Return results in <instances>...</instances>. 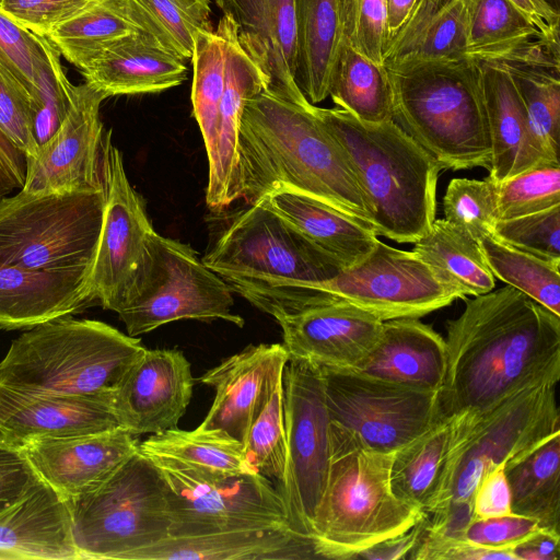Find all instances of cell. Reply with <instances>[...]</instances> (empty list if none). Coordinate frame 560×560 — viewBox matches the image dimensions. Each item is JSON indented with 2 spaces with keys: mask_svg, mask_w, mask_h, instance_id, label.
<instances>
[{
  "mask_svg": "<svg viewBox=\"0 0 560 560\" xmlns=\"http://www.w3.org/2000/svg\"><path fill=\"white\" fill-rule=\"evenodd\" d=\"M324 292L353 304L381 320L420 318L459 299L412 250L395 248L378 240L359 264L342 268L318 283H281Z\"/></svg>",
  "mask_w": 560,
  "mask_h": 560,
  "instance_id": "9a60e30c",
  "label": "cell"
},
{
  "mask_svg": "<svg viewBox=\"0 0 560 560\" xmlns=\"http://www.w3.org/2000/svg\"><path fill=\"white\" fill-rule=\"evenodd\" d=\"M2 1H3V0H0V5H1Z\"/></svg>",
  "mask_w": 560,
  "mask_h": 560,
  "instance_id": "03108f58",
  "label": "cell"
},
{
  "mask_svg": "<svg viewBox=\"0 0 560 560\" xmlns=\"http://www.w3.org/2000/svg\"><path fill=\"white\" fill-rule=\"evenodd\" d=\"M80 71L107 97L158 93L187 78L185 60L141 31L117 39Z\"/></svg>",
  "mask_w": 560,
  "mask_h": 560,
  "instance_id": "f1b7e54d",
  "label": "cell"
},
{
  "mask_svg": "<svg viewBox=\"0 0 560 560\" xmlns=\"http://www.w3.org/2000/svg\"><path fill=\"white\" fill-rule=\"evenodd\" d=\"M107 96L84 82L74 85L71 106L58 129L27 156L23 190L30 194L104 190L106 132L100 116Z\"/></svg>",
  "mask_w": 560,
  "mask_h": 560,
  "instance_id": "e0dca14e",
  "label": "cell"
},
{
  "mask_svg": "<svg viewBox=\"0 0 560 560\" xmlns=\"http://www.w3.org/2000/svg\"><path fill=\"white\" fill-rule=\"evenodd\" d=\"M295 82L313 105L328 96L329 80L342 40L339 0H294Z\"/></svg>",
  "mask_w": 560,
  "mask_h": 560,
  "instance_id": "836d02e7",
  "label": "cell"
},
{
  "mask_svg": "<svg viewBox=\"0 0 560 560\" xmlns=\"http://www.w3.org/2000/svg\"><path fill=\"white\" fill-rule=\"evenodd\" d=\"M103 176L105 207L89 290L94 303L117 313L144 269L155 230L110 131L104 141Z\"/></svg>",
  "mask_w": 560,
  "mask_h": 560,
  "instance_id": "2e32d148",
  "label": "cell"
},
{
  "mask_svg": "<svg viewBox=\"0 0 560 560\" xmlns=\"http://www.w3.org/2000/svg\"><path fill=\"white\" fill-rule=\"evenodd\" d=\"M138 438L113 430L37 440L21 447L39 477L66 498L85 493L105 481L139 450Z\"/></svg>",
  "mask_w": 560,
  "mask_h": 560,
  "instance_id": "603a6c76",
  "label": "cell"
},
{
  "mask_svg": "<svg viewBox=\"0 0 560 560\" xmlns=\"http://www.w3.org/2000/svg\"><path fill=\"white\" fill-rule=\"evenodd\" d=\"M289 359L319 370L357 371L376 343L383 320L336 300L276 318Z\"/></svg>",
  "mask_w": 560,
  "mask_h": 560,
  "instance_id": "d6986e66",
  "label": "cell"
},
{
  "mask_svg": "<svg viewBox=\"0 0 560 560\" xmlns=\"http://www.w3.org/2000/svg\"><path fill=\"white\" fill-rule=\"evenodd\" d=\"M504 471L512 513L535 520L542 529L560 533V434Z\"/></svg>",
  "mask_w": 560,
  "mask_h": 560,
  "instance_id": "d590c367",
  "label": "cell"
},
{
  "mask_svg": "<svg viewBox=\"0 0 560 560\" xmlns=\"http://www.w3.org/2000/svg\"><path fill=\"white\" fill-rule=\"evenodd\" d=\"M145 455L167 485L172 517L170 536L291 529L280 492L259 472L219 475L177 459Z\"/></svg>",
  "mask_w": 560,
  "mask_h": 560,
  "instance_id": "7c38bea8",
  "label": "cell"
},
{
  "mask_svg": "<svg viewBox=\"0 0 560 560\" xmlns=\"http://www.w3.org/2000/svg\"><path fill=\"white\" fill-rule=\"evenodd\" d=\"M446 323L443 417L489 412L529 387L560 378V316L511 285L465 298Z\"/></svg>",
  "mask_w": 560,
  "mask_h": 560,
  "instance_id": "6da1fadb",
  "label": "cell"
},
{
  "mask_svg": "<svg viewBox=\"0 0 560 560\" xmlns=\"http://www.w3.org/2000/svg\"><path fill=\"white\" fill-rule=\"evenodd\" d=\"M492 234L516 249L560 265V205L513 219L498 220Z\"/></svg>",
  "mask_w": 560,
  "mask_h": 560,
  "instance_id": "681fc988",
  "label": "cell"
},
{
  "mask_svg": "<svg viewBox=\"0 0 560 560\" xmlns=\"http://www.w3.org/2000/svg\"><path fill=\"white\" fill-rule=\"evenodd\" d=\"M67 500L81 559L129 560L171 534L167 485L139 450L100 486Z\"/></svg>",
  "mask_w": 560,
  "mask_h": 560,
  "instance_id": "ba28073f",
  "label": "cell"
},
{
  "mask_svg": "<svg viewBox=\"0 0 560 560\" xmlns=\"http://www.w3.org/2000/svg\"><path fill=\"white\" fill-rule=\"evenodd\" d=\"M386 24L385 47L396 37L407 23L417 0H385ZM384 47V49H385Z\"/></svg>",
  "mask_w": 560,
  "mask_h": 560,
  "instance_id": "be15d7a7",
  "label": "cell"
},
{
  "mask_svg": "<svg viewBox=\"0 0 560 560\" xmlns=\"http://www.w3.org/2000/svg\"><path fill=\"white\" fill-rule=\"evenodd\" d=\"M556 385L526 388L479 416L448 417L446 460L425 514L451 502H472L487 471L524 458L560 434Z\"/></svg>",
  "mask_w": 560,
  "mask_h": 560,
  "instance_id": "52a82bcc",
  "label": "cell"
},
{
  "mask_svg": "<svg viewBox=\"0 0 560 560\" xmlns=\"http://www.w3.org/2000/svg\"><path fill=\"white\" fill-rule=\"evenodd\" d=\"M231 287L189 245L154 232L150 257L117 314L127 335L138 337L165 324L223 319L238 327Z\"/></svg>",
  "mask_w": 560,
  "mask_h": 560,
  "instance_id": "8fae6325",
  "label": "cell"
},
{
  "mask_svg": "<svg viewBox=\"0 0 560 560\" xmlns=\"http://www.w3.org/2000/svg\"><path fill=\"white\" fill-rule=\"evenodd\" d=\"M539 529L535 520L512 513L474 518L465 530V539L485 548L513 549Z\"/></svg>",
  "mask_w": 560,
  "mask_h": 560,
  "instance_id": "11a10c76",
  "label": "cell"
},
{
  "mask_svg": "<svg viewBox=\"0 0 560 560\" xmlns=\"http://www.w3.org/2000/svg\"><path fill=\"white\" fill-rule=\"evenodd\" d=\"M474 518H489L512 514L511 489L503 466L487 471L472 495Z\"/></svg>",
  "mask_w": 560,
  "mask_h": 560,
  "instance_id": "6f0895ef",
  "label": "cell"
},
{
  "mask_svg": "<svg viewBox=\"0 0 560 560\" xmlns=\"http://www.w3.org/2000/svg\"><path fill=\"white\" fill-rule=\"evenodd\" d=\"M478 242L494 278L560 316V265L516 249L492 233Z\"/></svg>",
  "mask_w": 560,
  "mask_h": 560,
  "instance_id": "ee69618b",
  "label": "cell"
},
{
  "mask_svg": "<svg viewBox=\"0 0 560 560\" xmlns=\"http://www.w3.org/2000/svg\"><path fill=\"white\" fill-rule=\"evenodd\" d=\"M139 451L219 475L258 472L249 464L244 445L221 430H166L139 443Z\"/></svg>",
  "mask_w": 560,
  "mask_h": 560,
  "instance_id": "ab89813d",
  "label": "cell"
},
{
  "mask_svg": "<svg viewBox=\"0 0 560 560\" xmlns=\"http://www.w3.org/2000/svg\"><path fill=\"white\" fill-rule=\"evenodd\" d=\"M477 61L491 147L489 177L499 184L550 162L534 138L525 105L509 72L495 61Z\"/></svg>",
  "mask_w": 560,
  "mask_h": 560,
  "instance_id": "4316f807",
  "label": "cell"
},
{
  "mask_svg": "<svg viewBox=\"0 0 560 560\" xmlns=\"http://www.w3.org/2000/svg\"><path fill=\"white\" fill-rule=\"evenodd\" d=\"M320 372L329 422L376 452L395 453L442 416L439 392L352 371Z\"/></svg>",
  "mask_w": 560,
  "mask_h": 560,
  "instance_id": "5bb4252c",
  "label": "cell"
},
{
  "mask_svg": "<svg viewBox=\"0 0 560 560\" xmlns=\"http://www.w3.org/2000/svg\"><path fill=\"white\" fill-rule=\"evenodd\" d=\"M190 363L180 350L145 349L113 392L118 424L135 436L177 428L192 396Z\"/></svg>",
  "mask_w": 560,
  "mask_h": 560,
  "instance_id": "ac0fdd59",
  "label": "cell"
},
{
  "mask_svg": "<svg viewBox=\"0 0 560 560\" xmlns=\"http://www.w3.org/2000/svg\"><path fill=\"white\" fill-rule=\"evenodd\" d=\"M448 440L450 419L440 416L425 431L396 451L393 456V492L424 513L441 480Z\"/></svg>",
  "mask_w": 560,
  "mask_h": 560,
  "instance_id": "74e56055",
  "label": "cell"
},
{
  "mask_svg": "<svg viewBox=\"0 0 560 560\" xmlns=\"http://www.w3.org/2000/svg\"><path fill=\"white\" fill-rule=\"evenodd\" d=\"M232 289L280 283H318L342 266L262 199L241 211L202 258Z\"/></svg>",
  "mask_w": 560,
  "mask_h": 560,
  "instance_id": "30bf717a",
  "label": "cell"
},
{
  "mask_svg": "<svg viewBox=\"0 0 560 560\" xmlns=\"http://www.w3.org/2000/svg\"><path fill=\"white\" fill-rule=\"evenodd\" d=\"M329 436V475L311 545L316 558L355 559L366 548L409 530L425 513L393 492L394 453L376 452L330 422Z\"/></svg>",
  "mask_w": 560,
  "mask_h": 560,
  "instance_id": "5b68a950",
  "label": "cell"
},
{
  "mask_svg": "<svg viewBox=\"0 0 560 560\" xmlns=\"http://www.w3.org/2000/svg\"><path fill=\"white\" fill-rule=\"evenodd\" d=\"M312 106L269 90L246 102L238 132L242 199L254 203L275 187L285 186L373 230V211L358 177Z\"/></svg>",
  "mask_w": 560,
  "mask_h": 560,
  "instance_id": "7a4b0ae2",
  "label": "cell"
},
{
  "mask_svg": "<svg viewBox=\"0 0 560 560\" xmlns=\"http://www.w3.org/2000/svg\"><path fill=\"white\" fill-rule=\"evenodd\" d=\"M268 81L258 65L245 52L236 37L233 22L228 45L225 83L219 108V129L209 174L206 202L222 210L242 199L238 171V132L246 102L266 90Z\"/></svg>",
  "mask_w": 560,
  "mask_h": 560,
  "instance_id": "cb8c5ba5",
  "label": "cell"
},
{
  "mask_svg": "<svg viewBox=\"0 0 560 560\" xmlns=\"http://www.w3.org/2000/svg\"><path fill=\"white\" fill-rule=\"evenodd\" d=\"M288 360L283 343L250 345L203 373L199 381L213 387L215 396L198 428L224 431L245 445Z\"/></svg>",
  "mask_w": 560,
  "mask_h": 560,
  "instance_id": "ffe728a7",
  "label": "cell"
},
{
  "mask_svg": "<svg viewBox=\"0 0 560 560\" xmlns=\"http://www.w3.org/2000/svg\"><path fill=\"white\" fill-rule=\"evenodd\" d=\"M490 61L511 75L544 156L560 163V42L542 39Z\"/></svg>",
  "mask_w": 560,
  "mask_h": 560,
  "instance_id": "f546056e",
  "label": "cell"
},
{
  "mask_svg": "<svg viewBox=\"0 0 560 560\" xmlns=\"http://www.w3.org/2000/svg\"><path fill=\"white\" fill-rule=\"evenodd\" d=\"M560 205V163L547 162L498 184V220Z\"/></svg>",
  "mask_w": 560,
  "mask_h": 560,
  "instance_id": "c3c4849f",
  "label": "cell"
},
{
  "mask_svg": "<svg viewBox=\"0 0 560 560\" xmlns=\"http://www.w3.org/2000/svg\"><path fill=\"white\" fill-rule=\"evenodd\" d=\"M89 272L32 270L0 262V328H32L94 304Z\"/></svg>",
  "mask_w": 560,
  "mask_h": 560,
  "instance_id": "484cf974",
  "label": "cell"
},
{
  "mask_svg": "<svg viewBox=\"0 0 560 560\" xmlns=\"http://www.w3.org/2000/svg\"><path fill=\"white\" fill-rule=\"evenodd\" d=\"M342 40L372 61L383 63L385 0H339Z\"/></svg>",
  "mask_w": 560,
  "mask_h": 560,
  "instance_id": "f907efd6",
  "label": "cell"
},
{
  "mask_svg": "<svg viewBox=\"0 0 560 560\" xmlns=\"http://www.w3.org/2000/svg\"><path fill=\"white\" fill-rule=\"evenodd\" d=\"M542 39L547 38L509 0H472L467 57L497 60Z\"/></svg>",
  "mask_w": 560,
  "mask_h": 560,
  "instance_id": "7bdbcfd3",
  "label": "cell"
},
{
  "mask_svg": "<svg viewBox=\"0 0 560 560\" xmlns=\"http://www.w3.org/2000/svg\"><path fill=\"white\" fill-rule=\"evenodd\" d=\"M471 3L472 0H417L405 26L385 47L384 66L467 57Z\"/></svg>",
  "mask_w": 560,
  "mask_h": 560,
  "instance_id": "d6a6232c",
  "label": "cell"
},
{
  "mask_svg": "<svg viewBox=\"0 0 560 560\" xmlns=\"http://www.w3.org/2000/svg\"><path fill=\"white\" fill-rule=\"evenodd\" d=\"M516 560H559L560 533L539 529L513 548Z\"/></svg>",
  "mask_w": 560,
  "mask_h": 560,
  "instance_id": "6125c7cd",
  "label": "cell"
},
{
  "mask_svg": "<svg viewBox=\"0 0 560 560\" xmlns=\"http://www.w3.org/2000/svg\"><path fill=\"white\" fill-rule=\"evenodd\" d=\"M136 27L183 60L191 59L197 35L211 30V0H122Z\"/></svg>",
  "mask_w": 560,
  "mask_h": 560,
  "instance_id": "60d3db41",
  "label": "cell"
},
{
  "mask_svg": "<svg viewBox=\"0 0 560 560\" xmlns=\"http://www.w3.org/2000/svg\"><path fill=\"white\" fill-rule=\"evenodd\" d=\"M60 56L57 48L46 36H43L31 95L34 135L38 147L58 129L72 102L74 85L63 71Z\"/></svg>",
  "mask_w": 560,
  "mask_h": 560,
  "instance_id": "f6af8a7d",
  "label": "cell"
},
{
  "mask_svg": "<svg viewBox=\"0 0 560 560\" xmlns=\"http://www.w3.org/2000/svg\"><path fill=\"white\" fill-rule=\"evenodd\" d=\"M116 428L112 397L35 393L0 384V436L13 444Z\"/></svg>",
  "mask_w": 560,
  "mask_h": 560,
  "instance_id": "44dd1931",
  "label": "cell"
},
{
  "mask_svg": "<svg viewBox=\"0 0 560 560\" xmlns=\"http://www.w3.org/2000/svg\"><path fill=\"white\" fill-rule=\"evenodd\" d=\"M137 31L122 0H100L46 37L60 55L83 70L114 42Z\"/></svg>",
  "mask_w": 560,
  "mask_h": 560,
  "instance_id": "b9f144b4",
  "label": "cell"
},
{
  "mask_svg": "<svg viewBox=\"0 0 560 560\" xmlns=\"http://www.w3.org/2000/svg\"><path fill=\"white\" fill-rule=\"evenodd\" d=\"M249 464L269 480L281 483L287 446L283 410V376L273 386L268 400L253 421L244 445Z\"/></svg>",
  "mask_w": 560,
  "mask_h": 560,
  "instance_id": "bcb514c9",
  "label": "cell"
},
{
  "mask_svg": "<svg viewBox=\"0 0 560 560\" xmlns=\"http://www.w3.org/2000/svg\"><path fill=\"white\" fill-rule=\"evenodd\" d=\"M316 558L308 540L290 528L238 529L168 536L129 560H267Z\"/></svg>",
  "mask_w": 560,
  "mask_h": 560,
  "instance_id": "4dcf8cb0",
  "label": "cell"
},
{
  "mask_svg": "<svg viewBox=\"0 0 560 560\" xmlns=\"http://www.w3.org/2000/svg\"><path fill=\"white\" fill-rule=\"evenodd\" d=\"M138 337L94 319L62 316L28 328L0 362V384L26 392L112 397L143 353Z\"/></svg>",
  "mask_w": 560,
  "mask_h": 560,
  "instance_id": "8992f818",
  "label": "cell"
},
{
  "mask_svg": "<svg viewBox=\"0 0 560 560\" xmlns=\"http://www.w3.org/2000/svg\"><path fill=\"white\" fill-rule=\"evenodd\" d=\"M549 40H559L560 13L548 0H509Z\"/></svg>",
  "mask_w": 560,
  "mask_h": 560,
  "instance_id": "94428289",
  "label": "cell"
},
{
  "mask_svg": "<svg viewBox=\"0 0 560 560\" xmlns=\"http://www.w3.org/2000/svg\"><path fill=\"white\" fill-rule=\"evenodd\" d=\"M27 156L0 129V199L23 188Z\"/></svg>",
  "mask_w": 560,
  "mask_h": 560,
  "instance_id": "680465c9",
  "label": "cell"
},
{
  "mask_svg": "<svg viewBox=\"0 0 560 560\" xmlns=\"http://www.w3.org/2000/svg\"><path fill=\"white\" fill-rule=\"evenodd\" d=\"M0 559H81L67 498L40 479L2 511Z\"/></svg>",
  "mask_w": 560,
  "mask_h": 560,
  "instance_id": "d4e9b609",
  "label": "cell"
},
{
  "mask_svg": "<svg viewBox=\"0 0 560 560\" xmlns=\"http://www.w3.org/2000/svg\"><path fill=\"white\" fill-rule=\"evenodd\" d=\"M386 69L394 122L442 170H489L491 147L476 59L425 60Z\"/></svg>",
  "mask_w": 560,
  "mask_h": 560,
  "instance_id": "277c9868",
  "label": "cell"
},
{
  "mask_svg": "<svg viewBox=\"0 0 560 560\" xmlns=\"http://www.w3.org/2000/svg\"><path fill=\"white\" fill-rule=\"evenodd\" d=\"M328 96L338 108L362 121L393 120V89L387 69L343 40L331 70Z\"/></svg>",
  "mask_w": 560,
  "mask_h": 560,
  "instance_id": "8d00e7d4",
  "label": "cell"
},
{
  "mask_svg": "<svg viewBox=\"0 0 560 560\" xmlns=\"http://www.w3.org/2000/svg\"><path fill=\"white\" fill-rule=\"evenodd\" d=\"M105 189L0 199V262L32 270L89 272L103 223Z\"/></svg>",
  "mask_w": 560,
  "mask_h": 560,
  "instance_id": "9c48e42d",
  "label": "cell"
},
{
  "mask_svg": "<svg viewBox=\"0 0 560 560\" xmlns=\"http://www.w3.org/2000/svg\"><path fill=\"white\" fill-rule=\"evenodd\" d=\"M40 479L23 448L0 436V513Z\"/></svg>",
  "mask_w": 560,
  "mask_h": 560,
  "instance_id": "9f6ffc18",
  "label": "cell"
},
{
  "mask_svg": "<svg viewBox=\"0 0 560 560\" xmlns=\"http://www.w3.org/2000/svg\"><path fill=\"white\" fill-rule=\"evenodd\" d=\"M260 199L342 268L362 261L378 242L368 225L299 190L277 186Z\"/></svg>",
  "mask_w": 560,
  "mask_h": 560,
  "instance_id": "1f68e13d",
  "label": "cell"
},
{
  "mask_svg": "<svg viewBox=\"0 0 560 560\" xmlns=\"http://www.w3.org/2000/svg\"><path fill=\"white\" fill-rule=\"evenodd\" d=\"M232 19L245 52L265 73L266 90L300 104L310 103L295 82L294 0H214Z\"/></svg>",
  "mask_w": 560,
  "mask_h": 560,
  "instance_id": "7402d4cb",
  "label": "cell"
},
{
  "mask_svg": "<svg viewBox=\"0 0 560 560\" xmlns=\"http://www.w3.org/2000/svg\"><path fill=\"white\" fill-rule=\"evenodd\" d=\"M232 24V19L222 15L215 30L199 32L191 57L192 115L202 135L208 162L213 159L217 148L219 108L225 83L228 45Z\"/></svg>",
  "mask_w": 560,
  "mask_h": 560,
  "instance_id": "f35d334b",
  "label": "cell"
},
{
  "mask_svg": "<svg viewBox=\"0 0 560 560\" xmlns=\"http://www.w3.org/2000/svg\"><path fill=\"white\" fill-rule=\"evenodd\" d=\"M498 207V183L485 179L453 178L443 197L444 220L479 241L491 234Z\"/></svg>",
  "mask_w": 560,
  "mask_h": 560,
  "instance_id": "7dc6e473",
  "label": "cell"
},
{
  "mask_svg": "<svg viewBox=\"0 0 560 560\" xmlns=\"http://www.w3.org/2000/svg\"><path fill=\"white\" fill-rule=\"evenodd\" d=\"M100 0H3L0 9L31 32L47 36Z\"/></svg>",
  "mask_w": 560,
  "mask_h": 560,
  "instance_id": "db71d44e",
  "label": "cell"
},
{
  "mask_svg": "<svg viewBox=\"0 0 560 560\" xmlns=\"http://www.w3.org/2000/svg\"><path fill=\"white\" fill-rule=\"evenodd\" d=\"M0 129L26 156L37 152L32 97L23 84L1 63Z\"/></svg>",
  "mask_w": 560,
  "mask_h": 560,
  "instance_id": "816d5d0a",
  "label": "cell"
},
{
  "mask_svg": "<svg viewBox=\"0 0 560 560\" xmlns=\"http://www.w3.org/2000/svg\"><path fill=\"white\" fill-rule=\"evenodd\" d=\"M42 40L43 36L22 26L0 9V63L23 84L30 95L34 89Z\"/></svg>",
  "mask_w": 560,
  "mask_h": 560,
  "instance_id": "f5cc1de1",
  "label": "cell"
},
{
  "mask_svg": "<svg viewBox=\"0 0 560 560\" xmlns=\"http://www.w3.org/2000/svg\"><path fill=\"white\" fill-rule=\"evenodd\" d=\"M412 252L422 259L459 299L493 290L495 280L479 242L444 219H435L430 230L413 243Z\"/></svg>",
  "mask_w": 560,
  "mask_h": 560,
  "instance_id": "e575fe53",
  "label": "cell"
},
{
  "mask_svg": "<svg viewBox=\"0 0 560 560\" xmlns=\"http://www.w3.org/2000/svg\"><path fill=\"white\" fill-rule=\"evenodd\" d=\"M420 520L409 530L384 539L357 555L355 559L396 560L407 559L421 533Z\"/></svg>",
  "mask_w": 560,
  "mask_h": 560,
  "instance_id": "91938a15",
  "label": "cell"
},
{
  "mask_svg": "<svg viewBox=\"0 0 560 560\" xmlns=\"http://www.w3.org/2000/svg\"><path fill=\"white\" fill-rule=\"evenodd\" d=\"M445 370V339L419 318H395L383 322L376 343L354 372L440 392Z\"/></svg>",
  "mask_w": 560,
  "mask_h": 560,
  "instance_id": "83f0119b",
  "label": "cell"
},
{
  "mask_svg": "<svg viewBox=\"0 0 560 560\" xmlns=\"http://www.w3.org/2000/svg\"><path fill=\"white\" fill-rule=\"evenodd\" d=\"M312 110L348 158L375 235L416 243L435 220L439 163L394 120L365 122L338 107Z\"/></svg>",
  "mask_w": 560,
  "mask_h": 560,
  "instance_id": "3957f363",
  "label": "cell"
},
{
  "mask_svg": "<svg viewBox=\"0 0 560 560\" xmlns=\"http://www.w3.org/2000/svg\"><path fill=\"white\" fill-rule=\"evenodd\" d=\"M287 458L277 489L291 529L311 542L330 468L329 417L319 369L289 359L283 371Z\"/></svg>",
  "mask_w": 560,
  "mask_h": 560,
  "instance_id": "4fadbf2b",
  "label": "cell"
},
{
  "mask_svg": "<svg viewBox=\"0 0 560 560\" xmlns=\"http://www.w3.org/2000/svg\"><path fill=\"white\" fill-rule=\"evenodd\" d=\"M551 5L559 11V8H560V0H548Z\"/></svg>",
  "mask_w": 560,
  "mask_h": 560,
  "instance_id": "e7e4bbea",
  "label": "cell"
}]
</instances>
